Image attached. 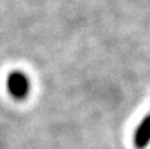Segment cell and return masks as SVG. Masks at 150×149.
Here are the masks:
<instances>
[{
	"label": "cell",
	"mask_w": 150,
	"mask_h": 149,
	"mask_svg": "<svg viewBox=\"0 0 150 149\" xmlns=\"http://www.w3.org/2000/svg\"><path fill=\"white\" fill-rule=\"evenodd\" d=\"M5 89L13 100L24 102L32 92L30 77L23 70H12L5 78Z\"/></svg>",
	"instance_id": "cell-1"
},
{
	"label": "cell",
	"mask_w": 150,
	"mask_h": 149,
	"mask_svg": "<svg viewBox=\"0 0 150 149\" xmlns=\"http://www.w3.org/2000/svg\"><path fill=\"white\" fill-rule=\"evenodd\" d=\"M132 141L136 149H146L150 145V111L136 126Z\"/></svg>",
	"instance_id": "cell-2"
}]
</instances>
